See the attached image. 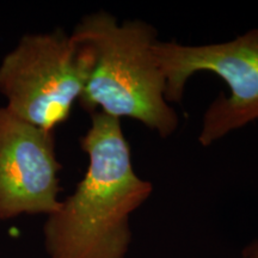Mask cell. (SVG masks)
Here are the masks:
<instances>
[{
  "label": "cell",
  "instance_id": "obj_1",
  "mask_svg": "<svg viewBox=\"0 0 258 258\" xmlns=\"http://www.w3.org/2000/svg\"><path fill=\"white\" fill-rule=\"evenodd\" d=\"M79 144L88 167L74 191L47 215L48 258H127L131 217L153 192L134 170L121 120L93 112Z\"/></svg>",
  "mask_w": 258,
  "mask_h": 258
},
{
  "label": "cell",
  "instance_id": "obj_2",
  "mask_svg": "<svg viewBox=\"0 0 258 258\" xmlns=\"http://www.w3.org/2000/svg\"><path fill=\"white\" fill-rule=\"evenodd\" d=\"M71 36L92 55L78 101L83 110L138 121L161 139L176 133L179 116L166 99L153 25L141 19L120 22L110 12L97 11L84 16Z\"/></svg>",
  "mask_w": 258,
  "mask_h": 258
},
{
  "label": "cell",
  "instance_id": "obj_3",
  "mask_svg": "<svg viewBox=\"0 0 258 258\" xmlns=\"http://www.w3.org/2000/svg\"><path fill=\"white\" fill-rule=\"evenodd\" d=\"M92 55L62 29L25 34L0 62V95L10 112L54 132L72 114Z\"/></svg>",
  "mask_w": 258,
  "mask_h": 258
},
{
  "label": "cell",
  "instance_id": "obj_4",
  "mask_svg": "<svg viewBox=\"0 0 258 258\" xmlns=\"http://www.w3.org/2000/svg\"><path fill=\"white\" fill-rule=\"evenodd\" d=\"M154 56L165 79L170 104L182 102L188 80L196 73H214L227 85L230 95L221 93L202 116L198 135L202 147L258 120V28L219 43L158 40Z\"/></svg>",
  "mask_w": 258,
  "mask_h": 258
},
{
  "label": "cell",
  "instance_id": "obj_5",
  "mask_svg": "<svg viewBox=\"0 0 258 258\" xmlns=\"http://www.w3.org/2000/svg\"><path fill=\"white\" fill-rule=\"evenodd\" d=\"M54 132L0 106V221L49 215L60 206V171Z\"/></svg>",
  "mask_w": 258,
  "mask_h": 258
},
{
  "label": "cell",
  "instance_id": "obj_6",
  "mask_svg": "<svg viewBox=\"0 0 258 258\" xmlns=\"http://www.w3.org/2000/svg\"><path fill=\"white\" fill-rule=\"evenodd\" d=\"M240 258H258V239L253 240L245 247Z\"/></svg>",
  "mask_w": 258,
  "mask_h": 258
}]
</instances>
